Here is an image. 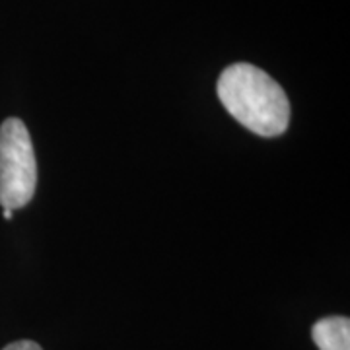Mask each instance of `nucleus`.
Instances as JSON below:
<instances>
[{"mask_svg": "<svg viewBox=\"0 0 350 350\" xmlns=\"http://www.w3.org/2000/svg\"><path fill=\"white\" fill-rule=\"evenodd\" d=\"M218 98L238 123L259 137L282 135L290 123V101L275 78L250 63L224 68L216 84Z\"/></svg>", "mask_w": 350, "mask_h": 350, "instance_id": "f257e3e1", "label": "nucleus"}, {"mask_svg": "<svg viewBox=\"0 0 350 350\" xmlns=\"http://www.w3.org/2000/svg\"><path fill=\"white\" fill-rule=\"evenodd\" d=\"M38 163L31 137L22 119L10 117L0 125V206L24 208L36 195Z\"/></svg>", "mask_w": 350, "mask_h": 350, "instance_id": "f03ea898", "label": "nucleus"}, {"mask_svg": "<svg viewBox=\"0 0 350 350\" xmlns=\"http://www.w3.org/2000/svg\"><path fill=\"white\" fill-rule=\"evenodd\" d=\"M312 338L319 350H350V319L331 315L312 327Z\"/></svg>", "mask_w": 350, "mask_h": 350, "instance_id": "7ed1b4c3", "label": "nucleus"}, {"mask_svg": "<svg viewBox=\"0 0 350 350\" xmlns=\"http://www.w3.org/2000/svg\"><path fill=\"white\" fill-rule=\"evenodd\" d=\"M2 350H43L39 347L38 342L33 340H16V342H10L8 347H4Z\"/></svg>", "mask_w": 350, "mask_h": 350, "instance_id": "20e7f679", "label": "nucleus"}, {"mask_svg": "<svg viewBox=\"0 0 350 350\" xmlns=\"http://www.w3.org/2000/svg\"><path fill=\"white\" fill-rule=\"evenodd\" d=\"M4 218L6 220H12V211L10 208H4Z\"/></svg>", "mask_w": 350, "mask_h": 350, "instance_id": "39448f33", "label": "nucleus"}]
</instances>
